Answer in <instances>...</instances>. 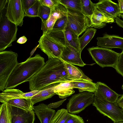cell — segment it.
Masks as SVG:
<instances>
[{
	"mask_svg": "<svg viewBox=\"0 0 123 123\" xmlns=\"http://www.w3.org/2000/svg\"><path fill=\"white\" fill-rule=\"evenodd\" d=\"M68 78L64 62L57 58H49L40 70L29 81L30 90H40L51 84L72 81Z\"/></svg>",
	"mask_w": 123,
	"mask_h": 123,
	"instance_id": "cell-1",
	"label": "cell"
},
{
	"mask_svg": "<svg viewBox=\"0 0 123 123\" xmlns=\"http://www.w3.org/2000/svg\"><path fill=\"white\" fill-rule=\"evenodd\" d=\"M45 63L44 58L38 54L24 62L18 63L10 76L5 89H12L23 83L29 82Z\"/></svg>",
	"mask_w": 123,
	"mask_h": 123,
	"instance_id": "cell-2",
	"label": "cell"
},
{
	"mask_svg": "<svg viewBox=\"0 0 123 123\" xmlns=\"http://www.w3.org/2000/svg\"><path fill=\"white\" fill-rule=\"evenodd\" d=\"M17 53L10 51L0 52V90L5 89L6 82L18 62Z\"/></svg>",
	"mask_w": 123,
	"mask_h": 123,
	"instance_id": "cell-3",
	"label": "cell"
},
{
	"mask_svg": "<svg viewBox=\"0 0 123 123\" xmlns=\"http://www.w3.org/2000/svg\"><path fill=\"white\" fill-rule=\"evenodd\" d=\"M88 50L93 60L102 68H114L117 63L120 54L110 49L98 46L89 48Z\"/></svg>",
	"mask_w": 123,
	"mask_h": 123,
	"instance_id": "cell-4",
	"label": "cell"
},
{
	"mask_svg": "<svg viewBox=\"0 0 123 123\" xmlns=\"http://www.w3.org/2000/svg\"><path fill=\"white\" fill-rule=\"evenodd\" d=\"M4 12L0 17V52L12 46L17 39L18 31L17 26L8 20Z\"/></svg>",
	"mask_w": 123,
	"mask_h": 123,
	"instance_id": "cell-5",
	"label": "cell"
},
{
	"mask_svg": "<svg viewBox=\"0 0 123 123\" xmlns=\"http://www.w3.org/2000/svg\"><path fill=\"white\" fill-rule=\"evenodd\" d=\"M67 9L68 23L66 29L72 30L79 36L91 27L90 17L81 12L67 8Z\"/></svg>",
	"mask_w": 123,
	"mask_h": 123,
	"instance_id": "cell-6",
	"label": "cell"
},
{
	"mask_svg": "<svg viewBox=\"0 0 123 123\" xmlns=\"http://www.w3.org/2000/svg\"><path fill=\"white\" fill-rule=\"evenodd\" d=\"M92 104L99 112L114 122L123 121V110L119 107L116 102H111L94 97Z\"/></svg>",
	"mask_w": 123,
	"mask_h": 123,
	"instance_id": "cell-7",
	"label": "cell"
},
{
	"mask_svg": "<svg viewBox=\"0 0 123 123\" xmlns=\"http://www.w3.org/2000/svg\"><path fill=\"white\" fill-rule=\"evenodd\" d=\"M94 94L84 92L73 95L69 99L67 104V110L71 114H78L86 107L92 104Z\"/></svg>",
	"mask_w": 123,
	"mask_h": 123,
	"instance_id": "cell-8",
	"label": "cell"
},
{
	"mask_svg": "<svg viewBox=\"0 0 123 123\" xmlns=\"http://www.w3.org/2000/svg\"><path fill=\"white\" fill-rule=\"evenodd\" d=\"M45 33L61 45L71 46L80 52L79 36L72 30L68 29L61 31L50 30Z\"/></svg>",
	"mask_w": 123,
	"mask_h": 123,
	"instance_id": "cell-9",
	"label": "cell"
},
{
	"mask_svg": "<svg viewBox=\"0 0 123 123\" xmlns=\"http://www.w3.org/2000/svg\"><path fill=\"white\" fill-rule=\"evenodd\" d=\"M38 42V48L48 56V58H60L63 46L54 41L46 33H43Z\"/></svg>",
	"mask_w": 123,
	"mask_h": 123,
	"instance_id": "cell-10",
	"label": "cell"
},
{
	"mask_svg": "<svg viewBox=\"0 0 123 123\" xmlns=\"http://www.w3.org/2000/svg\"><path fill=\"white\" fill-rule=\"evenodd\" d=\"M6 16L17 26H21L25 16L22 0H8Z\"/></svg>",
	"mask_w": 123,
	"mask_h": 123,
	"instance_id": "cell-11",
	"label": "cell"
},
{
	"mask_svg": "<svg viewBox=\"0 0 123 123\" xmlns=\"http://www.w3.org/2000/svg\"><path fill=\"white\" fill-rule=\"evenodd\" d=\"M96 8L105 16L114 20L118 17L120 13L118 4L111 0H100L94 3Z\"/></svg>",
	"mask_w": 123,
	"mask_h": 123,
	"instance_id": "cell-12",
	"label": "cell"
},
{
	"mask_svg": "<svg viewBox=\"0 0 123 123\" xmlns=\"http://www.w3.org/2000/svg\"><path fill=\"white\" fill-rule=\"evenodd\" d=\"M80 52L70 46H64L60 59L73 65L83 67L86 64L82 61Z\"/></svg>",
	"mask_w": 123,
	"mask_h": 123,
	"instance_id": "cell-13",
	"label": "cell"
},
{
	"mask_svg": "<svg viewBox=\"0 0 123 123\" xmlns=\"http://www.w3.org/2000/svg\"><path fill=\"white\" fill-rule=\"evenodd\" d=\"M34 110L27 111L18 108L11 106L12 123H34L35 119Z\"/></svg>",
	"mask_w": 123,
	"mask_h": 123,
	"instance_id": "cell-14",
	"label": "cell"
},
{
	"mask_svg": "<svg viewBox=\"0 0 123 123\" xmlns=\"http://www.w3.org/2000/svg\"><path fill=\"white\" fill-rule=\"evenodd\" d=\"M40 91L35 90L25 93L18 89H5L0 94V102L3 103L10 100L17 98L31 99Z\"/></svg>",
	"mask_w": 123,
	"mask_h": 123,
	"instance_id": "cell-15",
	"label": "cell"
},
{
	"mask_svg": "<svg viewBox=\"0 0 123 123\" xmlns=\"http://www.w3.org/2000/svg\"><path fill=\"white\" fill-rule=\"evenodd\" d=\"M98 47L107 49L119 48L123 50V37L118 36L105 34L102 37H98Z\"/></svg>",
	"mask_w": 123,
	"mask_h": 123,
	"instance_id": "cell-16",
	"label": "cell"
},
{
	"mask_svg": "<svg viewBox=\"0 0 123 123\" xmlns=\"http://www.w3.org/2000/svg\"><path fill=\"white\" fill-rule=\"evenodd\" d=\"M96 83V89L94 93V96L99 99L116 102L119 97L122 95L116 93L104 83L98 82Z\"/></svg>",
	"mask_w": 123,
	"mask_h": 123,
	"instance_id": "cell-17",
	"label": "cell"
},
{
	"mask_svg": "<svg viewBox=\"0 0 123 123\" xmlns=\"http://www.w3.org/2000/svg\"><path fill=\"white\" fill-rule=\"evenodd\" d=\"M34 110L41 123H50L55 114V111L42 103L33 106Z\"/></svg>",
	"mask_w": 123,
	"mask_h": 123,
	"instance_id": "cell-18",
	"label": "cell"
},
{
	"mask_svg": "<svg viewBox=\"0 0 123 123\" xmlns=\"http://www.w3.org/2000/svg\"><path fill=\"white\" fill-rule=\"evenodd\" d=\"M90 18L91 23V27L98 29L104 27L107 23L114 22L115 20L107 17L96 7Z\"/></svg>",
	"mask_w": 123,
	"mask_h": 123,
	"instance_id": "cell-19",
	"label": "cell"
},
{
	"mask_svg": "<svg viewBox=\"0 0 123 123\" xmlns=\"http://www.w3.org/2000/svg\"><path fill=\"white\" fill-rule=\"evenodd\" d=\"M59 83L51 84L40 90L38 93L33 96L31 99L33 105L50 98L56 94L54 92V88Z\"/></svg>",
	"mask_w": 123,
	"mask_h": 123,
	"instance_id": "cell-20",
	"label": "cell"
},
{
	"mask_svg": "<svg viewBox=\"0 0 123 123\" xmlns=\"http://www.w3.org/2000/svg\"><path fill=\"white\" fill-rule=\"evenodd\" d=\"M73 88H77L80 92H87L94 93L96 89V83L88 80H81L71 81Z\"/></svg>",
	"mask_w": 123,
	"mask_h": 123,
	"instance_id": "cell-21",
	"label": "cell"
},
{
	"mask_svg": "<svg viewBox=\"0 0 123 123\" xmlns=\"http://www.w3.org/2000/svg\"><path fill=\"white\" fill-rule=\"evenodd\" d=\"M71 82L60 83L55 87L54 92L60 98L64 99L74 93Z\"/></svg>",
	"mask_w": 123,
	"mask_h": 123,
	"instance_id": "cell-22",
	"label": "cell"
},
{
	"mask_svg": "<svg viewBox=\"0 0 123 123\" xmlns=\"http://www.w3.org/2000/svg\"><path fill=\"white\" fill-rule=\"evenodd\" d=\"M70 80H84L92 81V80L86 75L79 68L64 62Z\"/></svg>",
	"mask_w": 123,
	"mask_h": 123,
	"instance_id": "cell-23",
	"label": "cell"
},
{
	"mask_svg": "<svg viewBox=\"0 0 123 123\" xmlns=\"http://www.w3.org/2000/svg\"><path fill=\"white\" fill-rule=\"evenodd\" d=\"M6 103L11 105L24 110L27 111L34 110L31 99L25 98H17L10 100Z\"/></svg>",
	"mask_w": 123,
	"mask_h": 123,
	"instance_id": "cell-24",
	"label": "cell"
},
{
	"mask_svg": "<svg viewBox=\"0 0 123 123\" xmlns=\"http://www.w3.org/2000/svg\"><path fill=\"white\" fill-rule=\"evenodd\" d=\"M96 31V29L89 27L86 30L82 36L79 38L80 51L81 54L84 48L93 37Z\"/></svg>",
	"mask_w": 123,
	"mask_h": 123,
	"instance_id": "cell-25",
	"label": "cell"
},
{
	"mask_svg": "<svg viewBox=\"0 0 123 123\" xmlns=\"http://www.w3.org/2000/svg\"><path fill=\"white\" fill-rule=\"evenodd\" d=\"M11 110V106L6 103L0 105V123H12Z\"/></svg>",
	"mask_w": 123,
	"mask_h": 123,
	"instance_id": "cell-26",
	"label": "cell"
},
{
	"mask_svg": "<svg viewBox=\"0 0 123 123\" xmlns=\"http://www.w3.org/2000/svg\"><path fill=\"white\" fill-rule=\"evenodd\" d=\"M71 114L67 109H62L55 113L50 123H64L70 117Z\"/></svg>",
	"mask_w": 123,
	"mask_h": 123,
	"instance_id": "cell-27",
	"label": "cell"
},
{
	"mask_svg": "<svg viewBox=\"0 0 123 123\" xmlns=\"http://www.w3.org/2000/svg\"><path fill=\"white\" fill-rule=\"evenodd\" d=\"M58 4L51 9L50 16L56 19L67 14V8L59 1Z\"/></svg>",
	"mask_w": 123,
	"mask_h": 123,
	"instance_id": "cell-28",
	"label": "cell"
},
{
	"mask_svg": "<svg viewBox=\"0 0 123 123\" xmlns=\"http://www.w3.org/2000/svg\"><path fill=\"white\" fill-rule=\"evenodd\" d=\"M81 3L82 12L91 18L95 8L94 3L90 0H81Z\"/></svg>",
	"mask_w": 123,
	"mask_h": 123,
	"instance_id": "cell-29",
	"label": "cell"
},
{
	"mask_svg": "<svg viewBox=\"0 0 123 123\" xmlns=\"http://www.w3.org/2000/svg\"><path fill=\"white\" fill-rule=\"evenodd\" d=\"M67 8L82 12L81 0H59Z\"/></svg>",
	"mask_w": 123,
	"mask_h": 123,
	"instance_id": "cell-30",
	"label": "cell"
},
{
	"mask_svg": "<svg viewBox=\"0 0 123 123\" xmlns=\"http://www.w3.org/2000/svg\"><path fill=\"white\" fill-rule=\"evenodd\" d=\"M68 23V19L67 14L57 19L52 29L50 30L55 31H64L66 29Z\"/></svg>",
	"mask_w": 123,
	"mask_h": 123,
	"instance_id": "cell-31",
	"label": "cell"
},
{
	"mask_svg": "<svg viewBox=\"0 0 123 123\" xmlns=\"http://www.w3.org/2000/svg\"><path fill=\"white\" fill-rule=\"evenodd\" d=\"M51 10V9L49 7L41 4L39 8L38 17L41 19L42 23H44L47 21L50 15Z\"/></svg>",
	"mask_w": 123,
	"mask_h": 123,
	"instance_id": "cell-32",
	"label": "cell"
},
{
	"mask_svg": "<svg viewBox=\"0 0 123 123\" xmlns=\"http://www.w3.org/2000/svg\"><path fill=\"white\" fill-rule=\"evenodd\" d=\"M41 4L39 0H37L34 4L25 12V16L31 17H38L39 8Z\"/></svg>",
	"mask_w": 123,
	"mask_h": 123,
	"instance_id": "cell-33",
	"label": "cell"
},
{
	"mask_svg": "<svg viewBox=\"0 0 123 123\" xmlns=\"http://www.w3.org/2000/svg\"><path fill=\"white\" fill-rule=\"evenodd\" d=\"M114 68L123 77V50L120 54L117 63Z\"/></svg>",
	"mask_w": 123,
	"mask_h": 123,
	"instance_id": "cell-34",
	"label": "cell"
},
{
	"mask_svg": "<svg viewBox=\"0 0 123 123\" xmlns=\"http://www.w3.org/2000/svg\"><path fill=\"white\" fill-rule=\"evenodd\" d=\"M64 123H85L83 118L80 116L71 114L70 117Z\"/></svg>",
	"mask_w": 123,
	"mask_h": 123,
	"instance_id": "cell-35",
	"label": "cell"
},
{
	"mask_svg": "<svg viewBox=\"0 0 123 123\" xmlns=\"http://www.w3.org/2000/svg\"><path fill=\"white\" fill-rule=\"evenodd\" d=\"M41 3L47 6L51 9L56 5L59 2V0H39Z\"/></svg>",
	"mask_w": 123,
	"mask_h": 123,
	"instance_id": "cell-36",
	"label": "cell"
},
{
	"mask_svg": "<svg viewBox=\"0 0 123 123\" xmlns=\"http://www.w3.org/2000/svg\"><path fill=\"white\" fill-rule=\"evenodd\" d=\"M37 0H22L25 12L32 6Z\"/></svg>",
	"mask_w": 123,
	"mask_h": 123,
	"instance_id": "cell-37",
	"label": "cell"
},
{
	"mask_svg": "<svg viewBox=\"0 0 123 123\" xmlns=\"http://www.w3.org/2000/svg\"><path fill=\"white\" fill-rule=\"evenodd\" d=\"M66 100V99L65 98L55 102L51 103L47 105V106L51 109L57 108L61 105Z\"/></svg>",
	"mask_w": 123,
	"mask_h": 123,
	"instance_id": "cell-38",
	"label": "cell"
},
{
	"mask_svg": "<svg viewBox=\"0 0 123 123\" xmlns=\"http://www.w3.org/2000/svg\"><path fill=\"white\" fill-rule=\"evenodd\" d=\"M8 0H0V17L3 14L6 3H8Z\"/></svg>",
	"mask_w": 123,
	"mask_h": 123,
	"instance_id": "cell-39",
	"label": "cell"
},
{
	"mask_svg": "<svg viewBox=\"0 0 123 123\" xmlns=\"http://www.w3.org/2000/svg\"><path fill=\"white\" fill-rule=\"evenodd\" d=\"M118 1L120 13L119 18L121 17L123 19V0H118Z\"/></svg>",
	"mask_w": 123,
	"mask_h": 123,
	"instance_id": "cell-40",
	"label": "cell"
},
{
	"mask_svg": "<svg viewBox=\"0 0 123 123\" xmlns=\"http://www.w3.org/2000/svg\"><path fill=\"white\" fill-rule=\"evenodd\" d=\"M116 103L119 107H122L123 105V94L122 95L121 97L117 99Z\"/></svg>",
	"mask_w": 123,
	"mask_h": 123,
	"instance_id": "cell-41",
	"label": "cell"
},
{
	"mask_svg": "<svg viewBox=\"0 0 123 123\" xmlns=\"http://www.w3.org/2000/svg\"><path fill=\"white\" fill-rule=\"evenodd\" d=\"M27 40L26 37L25 36H23L19 38L17 42L20 44H23L25 43Z\"/></svg>",
	"mask_w": 123,
	"mask_h": 123,
	"instance_id": "cell-42",
	"label": "cell"
},
{
	"mask_svg": "<svg viewBox=\"0 0 123 123\" xmlns=\"http://www.w3.org/2000/svg\"><path fill=\"white\" fill-rule=\"evenodd\" d=\"M114 123H123V121L121 122H116V123L114 122Z\"/></svg>",
	"mask_w": 123,
	"mask_h": 123,
	"instance_id": "cell-43",
	"label": "cell"
},
{
	"mask_svg": "<svg viewBox=\"0 0 123 123\" xmlns=\"http://www.w3.org/2000/svg\"><path fill=\"white\" fill-rule=\"evenodd\" d=\"M122 89H123V85L122 86Z\"/></svg>",
	"mask_w": 123,
	"mask_h": 123,
	"instance_id": "cell-44",
	"label": "cell"
},
{
	"mask_svg": "<svg viewBox=\"0 0 123 123\" xmlns=\"http://www.w3.org/2000/svg\"><path fill=\"white\" fill-rule=\"evenodd\" d=\"M122 108V109L123 110V106L121 108Z\"/></svg>",
	"mask_w": 123,
	"mask_h": 123,
	"instance_id": "cell-45",
	"label": "cell"
},
{
	"mask_svg": "<svg viewBox=\"0 0 123 123\" xmlns=\"http://www.w3.org/2000/svg\"></svg>",
	"mask_w": 123,
	"mask_h": 123,
	"instance_id": "cell-46",
	"label": "cell"
}]
</instances>
